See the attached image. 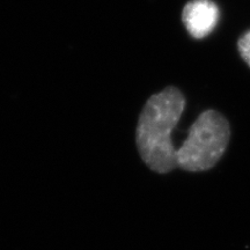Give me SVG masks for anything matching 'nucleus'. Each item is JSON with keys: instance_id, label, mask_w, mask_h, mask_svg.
<instances>
[{"instance_id": "3", "label": "nucleus", "mask_w": 250, "mask_h": 250, "mask_svg": "<svg viewBox=\"0 0 250 250\" xmlns=\"http://www.w3.org/2000/svg\"><path fill=\"white\" fill-rule=\"evenodd\" d=\"M220 19L219 7L212 0H191L183 7L182 22L195 39H204L217 27Z\"/></svg>"}, {"instance_id": "1", "label": "nucleus", "mask_w": 250, "mask_h": 250, "mask_svg": "<svg viewBox=\"0 0 250 250\" xmlns=\"http://www.w3.org/2000/svg\"><path fill=\"white\" fill-rule=\"evenodd\" d=\"M186 99L176 87H167L152 95L139 115L136 143L142 160L158 174L170 173L177 167V149L171 132L182 116Z\"/></svg>"}, {"instance_id": "4", "label": "nucleus", "mask_w": 250, "mask_h": 250, "mask_svg": "<svg viewBox=\"0 0 250 250\" xmlns=\"http://www.w3.org/2000/svg\"><path fill=\"white\" fill-rule=\"evenodd\" d=\"M237 49L243 61L250 67V30H247L237 41Z\"/></svg>"}, {"instance_id": "2", "label": "nucleus", "mask_w": 250, "mask_h": 250, "mask_svg": "<svg viewBox=\"0 0 250 250\" xmlns=\"http://www.w3.org/2000/svg\"><path fill=\"white\" fill-rule=\"evenodd\" d=\"M229 138V123L220 112H202L177 148V167L190 173L210 170L226 151Z\"/></svg>"}]
</instances>
